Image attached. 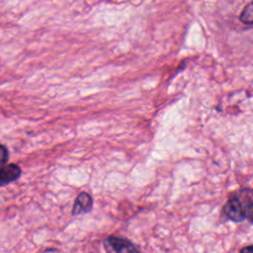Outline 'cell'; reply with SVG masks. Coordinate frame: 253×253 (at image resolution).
Wrapping results in <instances>:
<instances>
[{"mask_svg":"<svg viewBox=\"0 0 253 253\" xmlns=\"http://www.w3.org/2000/svg\"><path fill=\"white\" fill-rule=\"evenodd\" d=\"M104 248L107 253H140L131 241L113 235L104 240Z\"/></svg>","mask_w":253,"mask_h":253,"instance_id":"obj_1","label":"cell"},{"mask_svg":"<svg viewBox=\"0 0 253 253\" xmlns=\"http://www.w3.org/2000/svg\"><path fill=\"white\" fill-rule=\"evenodd\" d=\"M223 212L228 219L235 222H241L246 219L243 205L237 197H232L225 203L223 206Z\"/></svg>","mask_w":253,"mask_h":253,"instance_id":"obj_2","label":"cell"},{"mask_svg":"<svg viewBox=\"0 0 253 253\" xmlns=\"http://www.w3.org/2000/svg\"><path fill=\"white\" fill-rule=\"evenodd\" d=\"M22 173L21 168L17 164H8L0 168V187L5 186L17 180Z\"/></svg>","mask_w":253,"mask_h":253,"instance_id":"obj_3","label":"cell"},{"mask_svg":"<svg viewBox=\"0 0 253 253\" xmlns=\"http://www.w3.org/2000/svg\"><path fill=\"white\" fill-rule=\"evenodd\" d=\"M93 208V200L91 196L87 193H81L77 196L73 209H72V214L77 215L80 213L88 212Z\"/></svg>","mask_w":253,"mask_h":253,"instance_id":"obj_4","label":"cell"},{"mask_svg":"<svg viewBox=\"0 0 253 253\" xmlns=\"http://www.w3.org/2000/svg\"><path fill=\"white\" fill-rule=\"evenodd\" d=\"M239 19L245 25H253V1L244 7Z\"/></svg>","mask_w":253,"mask_h":253,"instance_id":"obj_5","label":"cell"},{"mask_svg":"<svg viewBox=\"0 0 253 253\" xmlns=\"http://www.w3.org/2000/svg\"><path fill=\"white\" fill-rule=\"evenodd\" d=\"M243 209H244V212H245V217L251 223H253V202L249 200V202H247L245 205H243Z\"/></svg>","mask_w":253,"mask_h":253,"instance_id":"obj_6","label":"cell"},{"mask_svg":"<svg viewBox=\"0 0 253 253\" xmlns=\"http://www.w3.org/2000/svg\"><path fill=\"white\" fill-rule=\"evenodd\" d=\"M9 155H8V150L7 148L0 144V167H2L7 161H8Z\"/></svg>","mask_w":253,"mask_h":253,"instance_id":"obj_7","label":"cell"},{"mask_svg":"<svg viewBox=\"0 0 253 253\" xmlns=\"http://www.w3.org/2000/svg\"><path fill=\"white\" fill-rule=\"evenodd\" d=\"M239 253H253V245L243 247Z\"/></svg>","mask_w":253,"mask_h":253,"instance_id":"obj_8","label":"cell"}]
</instances>
